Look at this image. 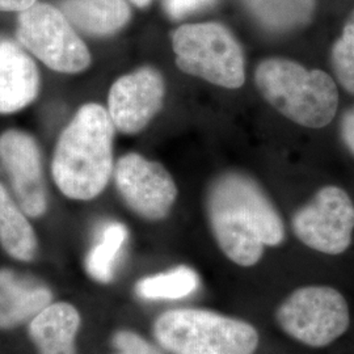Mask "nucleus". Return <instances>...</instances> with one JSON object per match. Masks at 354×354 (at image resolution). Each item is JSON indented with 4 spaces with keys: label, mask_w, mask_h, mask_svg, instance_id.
<instances>
[{
    "label": "nucleus",
    "mask_w": 354,
    "mask_h": 354,
    "mask_svg": "<svg viewBox=\"0 0 354 354\" xmlns=\"http://www.w3.org/2000/svg\"><path fill=\"white\" fill-rule=\"evenodd\" d=\"M206 212L218 247L236 266H256L266 247L285 241L276 206L248 175L227 172L216 177L207 190Z\"/></svg>",
    "instance_id": "obj_1"
},
{
    "label": "nucleus",
    "mask_w": 354,
    "mask_h": 354,
    "mask_svg": "<svg viewBox=\"0 0 354 354\" xmlns=\"http://www.w3.org/2000/svg\"><path fill=\"white\" fill-rule=\"evenodd\" d=\"M113 122L108 109L88 102L66 127L53 156V178L67 198L89 201L113 176Z\"/></svg>",
    "instance_id": "obj_2"
},
{
    "label": "nucleus",
    "mask_w": 354,
    "mask_h": 354,
    "mask_svg": "<svg viewBox=\"0 0 354 354\" xmlns=\"http://www.w3.org/2000/svg\"><path fill=\"white\" fill-rule=\"evenodd\" d=\"M254 83L268 104L301 127H327L337 112L336 83L322 70H308L286 58H269L257 66Z\"/></svg>",
    "instance_id": "obj_3"
},
{
    "label": "nucleus",
    "mask_w": 354,
    "mask_h": 354,
    "mask_svg": "<svg viewBox=\"0 0 354 354\" xmlns=\"http://www.w3.org/2000/svg\"><path fill=\"white\" fill-rule=\"evenodd\" d=\"M158 344L171 354H254L260 335L251 323L205 308H176L155 320Z\"/></svg>",
    "instance_id": "obj_4"
},
{
    "label": "nucleus",
    "mask_w": 354,
    "mask_h": 354,
    "mask_svg": "<svg viewBox=\"0 0 354 354\" xmlns=\"http://www.w3.org/2000/svg\"><path fill=\"white\" fill-rule=\"evenodd\" d=\"M178 70L227 89L245 82V58L241 45L227 26L196 23L178 26L172 33Z\"/></svg>",
    "instance_id": "obj_5"
},
{
    "label": "nucleus",
    "mask_w": 354,
    "mask_h": 354,
    "mask_svg": "<svg viewBox=\"0 0 354 354\" xmlns=\"http://www.w3.org/2000/svg\"><path fill=\"white\" fill-rule=\"evenodd\" d=\"M274 315L285 335L310 348L328 346L351 326L345 297L327 285L295 289L279 304Z\"/></svg>",
    "instance_id": "obj_6"
},
{
    "label": "nucleus",
    "mask_w": 354,
    "mask_h": 354,
    "mask_svg": "<svg viewBox=\"0 0 354 354\" xmlns=\"http://www.w3.org/2000/svg\"><path fill=\"white\" fill-rule=\"evenodd\" d=\"M16 36L26 51L61 74H79L91 64V53L62 10L36 3L19 13Z\"/></svg>",
    "instance_id": "obj_7"
},
{
    "label": "nucleus",
    "mask_w": 354,
    "mask_h": 354,
    "mask_svg": "<svg viewBox=\"0 0 354 354\" xmlns=\"http://www.w3.org/2000/svg\"><path fill=\"white\" fill-rule=\"evenodd\" d=\"M291 227L306 247L317 252L339 256L351 244L354 231V203L345 190L327 185L298 209Z\"/></svg>",
    "instance_id": "obj_8"
},
{
    "label": "nucleus",
    "mask_w": 354,
    "mask_h": 354,
    "mask_svg": "<svg viewBox=\"0 0 354 354\" xmlns=\"http://www.w3.org/2000/svg\"><path fill=\"white\" fill-rule=\"evenodd\" d=\"M114 183L127 207L147 221H162L177 198L175 180L163 165L140 153H127L114 165Z\"/></svg>",
    "instance_id": "obj_9"
},
{
    "label": "nucleus",
    "mask_w": 354,
    "mask_h": 354,
    "mask_svg": "<svg viewBox=\"0 0 354 354\" xmlns=\"http://www.w3.org/2000/svg\"><path fill=\"white\" fill-rule=\"evenodd\" d=\"M165 97V77L153 67L118 77L108 95V113L115 130L138 134L160 112Z\"/></svg>",
    "instance_id": "obj_10"
},
{
    "label": "nucleus",
    "mask_w": 354,
    "mask_h": 354,
    "mask_svg": "<svg viewBox=\"0 0 354 354\" xmlns=\"http://www.w3.org/2000/svg\"><path fill=\"white\" fill-rule=\"evenodd\" d=\"M0 160L11 177L16 201L28 216L38 218L48 210V193L37 142L21 130L0 136Z\"/></svg>",
    "instance_id": "obj_11"
},
{
    "label": "nucleus",
    "mask_w": 354,
    "mask_h": 354,
    "mask_svg": "<svg viewBox=\"0 0 354 354\" xmlns=\"http://www.w3.org/2000/svg\"><path fill=\"white\" fill-rule=\"evenodd\" d=\"M39 73L20 45L0 38V114L23 111L37 99Z\"/></svg>",
    "instance_id": "obj_12"
},
{
    "label": "nucleus",
    "mask_w": 354,
    "mask_h": 354,
    "mask_svg": "<svg viewBox=\"0 0 354 354\" xmlns=\"http://www.w3.org/2000/svg\"><path fill=\"white\" fill-rule=\"evenodd\" d=\"M80 314L73 304H50L29 323V336L39 354H76Z\"/></svg>",
    "instance_id": "obj_13"
},
{
    "label": "nucleus",
    "mask_w": 354,
    "mask_h": 354,
    "mask_svg": "<svg viewBox=\"0 0 354 354\" xmlns=\"http://www.w3.org/2000/svg\"><path fill=\"white\" fill-rule=\"evenodd\" d=\"M50 304V291L41 283L0 270V329L16 328Z\"/></svg>",
    "instance_id": "obj_14"
},
{
    "label": "nucleus",
    "mask_w": 354,
    "mask_h": 354,
    "mask_svg": "<svg viewBox=\"0 0 354 354\" xmlns=\"http://www.w3.org/2000/svg\"><path fill=\"white\" fill-rule=\"evenodd\" d=\"M62 12L79 30L96 37L115 35L131 17L127 0H64Z\"/></svg>",
    "instance_id": "obj_15"
},
{
    "label": "nucleus",
    "mask_w": 354,
    "mask_h": 354,
    "mask_svg": "<svg viewBox=\"0 0 354 354\" xmlns=\"http://www.w3.org/2000/svg\"><path fill=\"white\" fill-rule=\"evenodd\" d=\"M28 215L0 183V245L19 261H32L37 254L36 232Z\"/></svg>",
    "instance_id": "obj_16"
},
{
    "label": "nucleus",
    "mask_w": 354,
    "mask_h": 354,
    "mask_svg": "<svg viewBox=\"0 0 354 354\" xmlns=\"http://www.w3.org/2000/svg\"><path fill=\"white\" fill-rule=\"evenodd\" d=\"M253 17L266 29L289 32L308 26L317 11V0H243Z\"/></svg>",
    "instance_id": "obj_17"
},
{
    "label": "nucleus",
    "mask_w": 354,
    "mask_h": 354,
    "mask_svg": "<svg viewBox=\"0 0 354 354\" xmlns=\"http://www.w3.org/2000/svg\"><path fill=\"white\" fill-rule=\"evenodd\" d=\"M198 288V273L190 266H178L140 279L136 291L147 301H175L188 297Z\"/></svg>",
    "instance_id": "obj_18"
},
{
    "label": "nucleus",
    "mask_w": 354,
    "mask_h": 354,
    "mask_svg": "<svg viewBox=\"0 0 354 354\" xmlns=\"http://www.w3.org/2000/svg\"><path fill=\"white\" fill-rule=\"evenodd\" d=\"M127 241V230L120 222H111L102 228L100 238L86 260L89 276L97 282L108 283L114 276V268Z\"/></svg>",
    "instance_id": "obj_19"
},
{
    "label": "nucleus",
    "mask_w": 354,
    "mask_h": 354,
    "mask_svg": "<svg viewBox=\"0 0 354 354\" xmlns=\"http://www.w3.org/2000/svg\"><path fill=\"white\" fill-rule=\"evenodd\" d=\"M330 66L342 88L354 95V8L344 23L340 37L332 45Z\"/></svg>",
    "instance_id": "obj_20"
},
{
    "label": "nucleus",
    "mask_w": 354,
    "mask_h": 354,
    "mask_svg": "<svg viewBox=\"0 0 354 354\" xmlns=\"http://www.w3.org/2000/svg\"><path fill=\"white\" fill-rule=\"evenodd\" d=\"M117 354H162L151 342L133 330H118L113 336Z\"/></svg>",
    "instance_id": "obj_21"
},
{
    "label": "nucleus",
    "mask_w": 354,
    "mask_h": 354,
    "mask_svg": "<svg viewBox=\"0 0 354 354\" xmlns=\"http://www.w3.org/2000/svg\"><path fill=\"white\" fill-rule=\"evenodd\" d=\"M215 0H163L165 12L174 19L181 20L193 13L200 12L214 4Z\"/></svg>",
    "instance_id": "obj_22"
},
{
    "label": "nucleus",
    "mask_w": 354,
    "mask_h": 354,
    "mask_svg": "<svg viewBox=\"0 0 354 354\" xmlns=\"http://www.w3.org/2000/svg\"><path fill=\"white\" fill-rule=\"evenodd\" d=\"M340 136L345 147L354 156V106L349 108L342 114Z\"/></svg>",
    "instance_id": "obj_23"
},
{
    "label": "nucleus",
    "mask_w": 354,
    "mask_h": 354,
    "mask_svg": "<svg viewBox=\"0 0 354 354\" xmlns=\"http://www.w3.org/2000/svg\"><path fill=\"white\" fill-rule=\"evenodd\" d=\"M37 0H0L1 12H23L36 4Z\"/></svg>",
    "instance_id": "obj_24"
},
{
    "label": "nucleus",
    "mask_w": 354,
    "mask_h": 354,
    "mask_svg": "<svg viewBox=\"0 0 354 354\" xmlns=\"http://www.w3.org/2000/svg\"><path fill=\"white\" fill-rule=\"evenodd\" d=\"M134 6H137V7H140V8H145V7H147L150 3H151L152 0H130Z\"/></svg>",
    "instance_id": "obj_25"
}]
</instances>
